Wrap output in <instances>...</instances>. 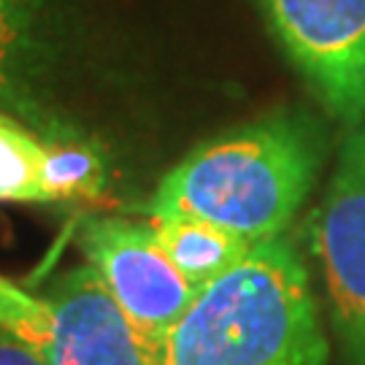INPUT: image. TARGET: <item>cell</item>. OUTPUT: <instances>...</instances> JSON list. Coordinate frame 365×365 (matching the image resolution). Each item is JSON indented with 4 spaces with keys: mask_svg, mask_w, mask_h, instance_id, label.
I'll list each match as a JSON object with an SVG mask.
<instances>
[{
    "mask_svg": "<svg viewBox=\"0 0 365 365\" xmlns=\"http://www.w3.org/2000/svg\"><path fill=\"white\" fill-rule=\"evenodd\" d=\"M0 106H6V108H14V111H19V114H33V106L27 103L25 98L19 95V92H14L3 78H0Z\"/></svg>",
    "mask_w": 365,
    "mask_h": 365,
    "instance_id": "obj_13",
    "label": "cell"
},
{
    "mask_svg": "<svg viewBox=\"0 0 365 365\" xmlns=\"http://www.w3.org/2000/svg\"><path fill=\"white\" fill-rule=\"evenodd\" d=\"M152 227L160 247L195 292L227 274L255 247L244 235L197 217H155Z\"/></svg>",
    "mask_w": 365,
    "mask_h": 365,
    "instance_id": "obj_7",
    "label": "cell"
},
{
    "mask_svg": "<svg viewBox=\"0 0 365 365\" xmlns=\"http://www.w3.org/2000/svg\"><path fill=\"white\" fill-rule=\"evenodd\" d=\"M322 163V128L303 111H276L192 149L163 176L146 211L209 220L260 244L287 230Z\"/></svg>",
    "mask_w": 365,
    "mask_h": 365,
    "instance_id": "obj_1",
    "label": "cell"
},
{
    "mask_svg": "<svg viewBox=\"0 0 365 365\" xmlns=\"http://www.w3.org/2000/svg\"><path fill=\"white\" fill-rule=\"evenodd\" d=\"M282 52L325 111L365 119V0H255Z\"/></svg>",
    "mask_w": 365,
    "mask_h": 365,
    "instance_id": "obj_3",
    "label": "cell"
},
{
    "mask_svg": "<svg viewBox=\"0 0 365 365\" xmlns=\"http://www.w3.org/2000/svg\"><path fill=\"white\" fill-rule=\"evenodd\" d=\"M38 57L36 3L0 0V78L33 106L27 76Z\"/></svg>",
    "mask_w": 365,
    "mask_h": 365,
    "instance_id": "obj_10",
    "label": "cell"
},
{
    "mask_svg": "<svg viewBox=\"0 0 365 365\" xmlns=\"http://www.w3.org/2000/svg\"><path fill=\"white\" fill-rule=\"evenodd\" d=\"M327 357L309 268L282 233L197 292L168 330L157 365H327Z\"/></svg>",
    "mask_w": 365,
    "mask_h": 365,
    "instance_id": "obj_2",
    "label": "cell"
},
{
    "mask_svg": "<svg viewBox=\"0 0 365 365\" xmlns=\"http://www.w3.org/2000/svg\"><path fill=\"white\" fill-rule=\"evenodd\" d=\"M43 141L16 119L0 114V200L46 203L41 190Z\"/></svg>",
    "mask_w": 365,
    "mask_h": 365,
    "instance_id": "obj_9",
    "label": "cell"
},
{
    "mask_svg": "<svg viewBox=\"0 0 365 365\" xmlns=\"http://www.w3.org/2000/svg\"><path fill=\"white\" fill-rule=\"evenodd\" d=\"M0 327L19 341L43 349L52 330V309L43 298H33L25 289L0 276Z\"/></svg>",
    "mask_w": 365,
    "mask_h": 365,
    "instance_id": "obj_11",
    "label": "cell"
},
{
    "mask_svg": "<svg viewBox=\"0 0 365 365\" xmlns=\"http://www.w3.org/2000/svg\"><path fill=\"white\" fill-rule=\"evenodd\" d=\"M330 327L344 365H365V119L346 133L312 222Z\"/></svg>",
    "mask_w": 365,
    "mask_h": 365,
    "instance_id": "obj_4",
    "label": "cell"
},
{
    "mask_svg": "<svg viewBox=\"0 0 365 365\" xmlns=\"http://www.w3.org/2000/svg\"><path fill=\"white\" fill-rule=\"evenodd\" d=\"M0 365H49V360L33 344L16 336H0Z\"/></svg>",
    "mask_w": 365,
    "mask_h": 365,
    "instance_id": "obj_12",
    "label": "cell"
},
{
    "mask_svg": "<svg viewBox=\"0 0 365 365\" xmlns=\"http://www.w3.org/2000/svg\"><path fill=\"white\" fill-rule=\"evenodd\" d=\"M106 187V163L84 141H43L41 190L46 203L98 197Z\"/></svg>",
    "mask_w": 365,
    "mask_h": 365,
    "instance_id": "obj_8",
    "label": "cell"
},
{
    "mask_svg": "<svg viewBox=\"0 0 365 365\" xmlns=\"http://www.w3.org/2000/svg\"><path fill=\"white\" fill-rule=\"evenodd\" d=\"M81 247L141 339L160 354L168 330L192 306L197 292L160 247L155 227L98 217L81 225Z\"/></svg>",
    "mask_w": 365,
    "mask_h": 365,
    "instance_id": "obj_5",
    "label": "cell"
},
{
    "mask_svg": "<svg viewBox=\"0 0 365 365\" xmlns=\"http://www.w3.org/2000/svg\"><path fill=\"white\" fill-rule=\"evenodd\" d=\"M52 330L41 354L49 365H157L111 289L92 265L71 268L49 287Z\"/></svg>",
    "mask_w": 365,
    "mask_h": 365,
    "instance_id": "obj_6",
    "label": "cell"
}]
</instances>
